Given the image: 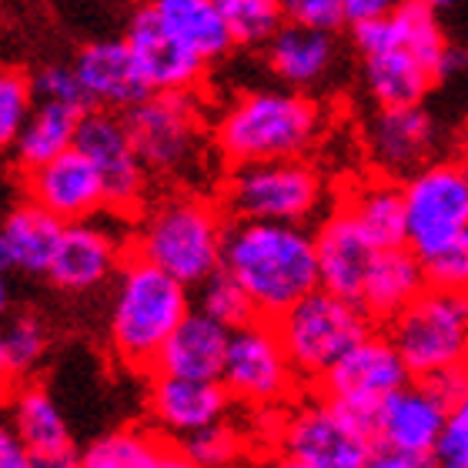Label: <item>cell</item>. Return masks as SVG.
I'll return each instance as SVG.
<instances>
[{
    "label": "cell",
    "instance_id": "41",
    "mask_svg": "<svg viewBox=\"0 0 468 468\" xmlns=\"http://www.w3.org/2000/svg\"><path fill=\"white\" fill-rule=\"evenodd\" d=\"M439 459L468 462V395L449 411V425H445V439H441Z\"/></svg>",
    "mask_w": 468,
    "mask_h": 468
},
{
    "label": "cell",
    "instance_id": "27",
    "mask_svg": "<svg viewBox=\"0 0 468 468\" xmlns=\"http://www.w3.org/2000/svg\"><path fill=\"white\" fill-rule=\"evenodd\" d=\"M154 10L167 34L181 40L205 64L225 58L234 48L231 30H228V20L218 0H157Z\"/></svg>",
    "mask_w": 468,
    "mask_h": 468
},
{
    "label": "cell",
    "instance_id": "26",
    "mask_svg": "<svg viewBox=\"0 0 468 468\" xmlns=\"http://www.w3.org/2000/svg\"><path fill=\"white\" fill-rule=\"evenodd\" d=\"M10 425L20 435V441L30 449V455L40 462V468L78 455L58 401L50 399V391L40 388V385H20L14 391Z\"/></svg>",
    "mask_w": 468,
    "mask_h": 468
},
{
    "label": "cell",
    "instance_id": "36",
    "mask_svg": "<svg viewBox=\"0 0 468 468\" xmlns=\"http://www.w3.org/2000/svg\"><path fill=\"white\" fill-rule=\"evenodd\" d=\"M30 114H34L30 78L17 68H0V151L17 144Z\"/></svg>",
    "mask_w": 468,
    "mask_h": 468
},
{
    "label": "cell",
    "instance_id": "6",
    "mask_svg": "<svg viewBox=\"0 0 468 468\" xmlns=\"http://www.w3.org/2000/svg\"><path fill=\"white\" fill-rule=\"evenodd\" d=\"M274 328L298 378L312 381L314 388L348 351H355L368 335H375V324L358 304L345 302L332 292H322V288L294 304L292 312H284L274 322Z\"/></svg>",
    "mask_w": 468,
    "mask_h": 468
},
{
    "label": "cell",
    "instance_id": "10",
    "mask_svg": "<svg viewBox=\"0 0 468 468\" xmlns=\"http://www.w3.org/2000/svg\"><path fill=\"white\" fill-rule=\"evenodd\" d=\"M411 381L415 378L405 368L391 338L385 332H375L355 351H348L314 391L324 395L332 405L345 409L348 415H355L375 435V419L385 409V401L395 399L401 388H409Z\"/></svg>",
    "mask_w": 468,
    "mask_h": 468
},
{
    "label": "cell",
    "instance_id": "22",
    "mask_svg": "<svg viewBox=\"0 0 468 468\" xmlns=\"http://www.w3.org/2000/svg\"><path fill=\"white\" fill-rule=\"evenodd\" d=\"M231 335L234 332L211 322L207 314L191 312L161 348V355L154 361V375L187 381H221L228 348H231Z\"/></svg>",
    "mask_w": 468,
    "mask_h": 468
},
{
    "label": "cell",
    "instance_id": "13",
    "mask_svg": "<svg viewBox=\"0 0 468 468\" xmlns=\"http://www.w3.org/2000/svg\"><path fill=\"white\" fill-rule=\"evenodd\" d=\"M80 154L98 167L101 181L108 187V211L117 218L137 215V207L144 201L147 187V167L137 154L134 141L127 134L124 117L111 111H90L80 121L78 144Z\"/></svg>",
    "mask_w": 468,
    "mask_h": 468
},
{
    "label": "cell",
    "instance_id": "25",
    "mask_svg": "<svg viewBox=\"0 0 468 468\" xmlns=\"http://www.w3.org/2000/svg\"><path fill=\"white\" fill-rule=\"evenodd\" d=\"M338 205L355 218V225L378 251L409 248V207H405V187L388 177H371L348 187Z\"/></svg>",
    "mask_w": 468,
    "mask_h": 468
},
{
    "label": "cell",
    "instance_id": "3",
    "mask_svg": "<svg viewBox=\"0 0 468 468\" xmlns=\"http://www.w3.org/2000/svg\"><path fill=\"white\" fill-rule=\"evenodd\" d=\"M228 215L221 201L171 195L157 201L137 225L134 251L185 288H201L225 261Z\"/></svg>",
    "mask_w": 468,
    "mask_h": 468
},
{
    "label": "cell",
    "instance_id": "28",
    "mask_svg": "<svg viewBox=\"0 0 468 468\" xmlns=\"http://www.w3.org/2000/svg\"><path fill=\"white\" fill-rule=\"evenodd\" d=\"M64 221L54 218L50 211H44L34 201H24L4 218L0 234L10 248V258H14V268L27 274H48L50 264H54V254L60 248V238H64Z\"/></svg>",
    "mask_w": 468,
    "mask_h": 468
},
{
    "label": "cell",
    "instance_id": "35",
    "mask_svg": "<svg viewBox=\"0 0 468 468\" xmlns=\"http://www.w3.org/2000/svg\"><path fill=\"white\" fill-rule=\"evenodd\" d=\"M0 342H4V351H7V365L14 381H20L24 375L37 368V361L44 358L48 351V328L40 324L37 314L20 312L10 314L7 322L0 324Z\"/></svg>",
    "mask_w": 468,
    "mask_h": 468
},
{
    "label": "cell",
    "instance_id": "7",
    "mask_svg": "<svg viewBox=\"0 0 468 468\" xmlns=\"http://www.w3.org/2000/svg\"><path fill=\"white\" fill-rule=\"evenodd\" d=\"M385 335L415 381L462 368L468 365V294L429 288Z\"/></svg>",
    "mask_w": 468,
    "mask_h": 468
},
{
    "label": "cell",
    "instance_id": "2",
    "mask_svg": "<svg viewBox=\"0 0 468 468\" xmlns=\"http://www.w3.org/2000/svg\"><path fill=\"white\" fill-rule=\"evenodd\" d=\"M318 101L294 90H244L215 121V151L228 167L298 161L322 137Z\"/></svg>",
    "mask_w": 468,
    "mask_h": 468
},
{
    "label": "cell",
    "instance_id": "14",
    "mask_svg": "<svg viewBox=\"0 0 468 468\" xmlns=\"http://www.w3.org/2000/svg\"><path fill=\"white\" fill-rule=\"evenodd\" d=\"M124 40L154 94H195V88L205 78L207 64L167 34L154 4L131 14Z\"/></svg>",
    "mask_w": 468,
    "mask_h": 468
},
{
    "label": "cell",
    "instance_id": "49",
    "mask_svg": "<svg viewBox=\"0 0 468 468\" xmlns=\"http://www.w3.org/2000/svg\"><path fill=\"white\" fill-rule=\"evenodd\" d=\"M7 308H10V284H7V278L0 274V324L7 322Z\"/></svg>",
    "mask_w": 468,
    "mask_h": 468
},
{
    "label": "cell",
    "instance_id": "44",
    "mask_svg": "<svg viewBox=\"0 0 468 468\" xmlns=\"http://www.w3.org/2000/svg\"><path fill=\"white\" fill-rule=\"evenodd\" d=\"M388 10L391 4H385V0H345V24L348 27H361V24L385 17Z\"/></svg>",
    "mask_w": 468,
    "mask_h": 468
},
{
    "label": "cell",
    "instance_id": "37",
    "mask_svg": "<svg viewBox=\"0 0 468 468\" xmlns=\"http://www.w3.org/2000/svg\"><path fill=\"white\" fill-rule=\"evenodd\" d=\"M30 84H34V98H40L44 104H64L80 114L94 111L74 64H44L37 74H30Z\"/></svg>",
    "mask_w": 468,
    "mask_h": 468
},
{
    "label": "cell",
    "instance_id": "1",
    "mask_svg": "<svg viewBox=\"0 0 468 468\" xmlns=\"http://www.w3.org/2000/svg\"><path fill=\"white\" fill-rule=\"evenodd\" d=\"M221 268L244 284L264 322H278L322 288L314 231H304L302 225L231 221Z\"/></svg>",
    "mask_w": 468,
    "mask_h": 468
},
{
    "label": "cell",
    "instance_id": "51",
    "mask_svg": "<svg viewBox=\"0 0 468 468\" xmlns=\"http://www.w3.org/2000/svg\"><path fill=\"white\" fill-rule=\"evenodd\" d=\"M44 468H84V465H80V459H78V455H74V459L54 462V465H44Z\"/></svg>",
    "mask_w": 468,
    "mask_h": 468
},
{
    "label": "cell",
    "instance_id": "38",
    "mask_svg": "<svg viewBox=\"0 0 468 468\" xmlns=\"http://www.w3.org/2000/svg\"><path fill=\"white\" fill-rule=\"evenodd\" d=\"M241 435L238 429H231L228 421H218L211 429H201L195 435L181 439V449L187 452V459L197 468H228L238 462L241 455Z\"/></svg>",
    "mask_w": 468,
    "mask_h": 468
},
{
    "label": "cell",
    "instance_id": "5",
    "mask_svg": "<svg viewBox=\"0 0 468 468\" xmlns=\"http://www.w3.org/2000/svg\"><path fill=\"white\" fill-rule=\"evenodd\" d=\"M328 185L312 161H274L228 171L221 185V207L228 221L258 225H302L322 215Z\"/></svg>",
    "mask_w": 468,
    "mask_h": 468
},
{
    "label": "cell",
    "instance_id": "9",
    "mask_svg": "<svg viewBox=\"0 0 468 468\" xmlns=\"http://www.w3.org/2000/svg\"><path fill=\"white\" fill-rule=\"evenodd\" d=\"M409 248L421 261L468 234V157L435 161L405 181Z\"/></svg>",
    "mask_w": 468,
    "mask_h": 468
},
{
    "label": "cell",
    "instance_id": "50",
    "mask_svg": "<svg viewBox=\"0 0 468 468\" xmlns=\"http://www.w3.org/2000/svg\"><path fill=\"white\" fill-rule=\"evenodd\" d=\"M14 268V258H10V248L4 241V234H0V274H7Z\"/></svg>",
    "mask_w": 468,
    "mask_h": 468
},
{
    "label": "cell",
    "instance_id": "15",
    "mask_svg": "<svg viewBox=\"0 0 468 468\" xmlns=\"http://www.w3.org/2000/svg\"><path fill=\"white\" fill-rule=\"evenodd\" d=\"M351 40L365 58H378L388 50H405L415 60H421L425 68H431L441 80V68H445V54H449V40L441 34L439 14L431 4L411 0V4H399L391 7L385 17L351 27Z\"/></svg>",
    "mask_w": 468,
    "mask_h": 468
},
{
    "label": "cell",
    "instance_id": "32",
    "mask_svg": "<svg viewBox=\"0 0 468 468\" xmlns=\"http://www.w3.org/2000/svg\"><path fill=\"white\" fill-rule=\"evenodd\" d=\"M161 449H165V439L144 435L137 429H117L90 441L78 459L84 468H157Z\"/></svg>",
    "mask_w": 468,
    "mask_h": 468
},
{
    "label": "cell",
    "instance_id": "12",
    "mask_svg": "<svg viewBox=\"0 0 468 468\" xmlns=\"http://www.w3.org/2000/svg\"><path fill=\"white\" fill-rule=\"evenodd\" d=\"M221 385L228 388L231 401H244L251 409H274L298 395L302 378L278 338L274 322L261 318L231 335Z\"/></svg>",
    "mask_w": 468,
    "mask_h": 468
},
{
    "label": "cell",
    "instance_id": "8",
    "mask_svg": "<svg viewBox=\"0 0 468 468\" xmlns=\"http://www.w3.org/2000/svg\"><path fill=\"white\" fill-rule=\"evenodd\" d=\"M278 445V452L312 468H365L378 449L368 425H361L318 391L302 395L284 411Z\"/></svg>",
    "mask_w": 468,
    "mask_h": 468
},
{
    "label": "cell",
    "instance_id": "47",
    "mask_svg": "<svg viewBox=\"0 0 468 468\" xmlns=\"http://www.w3.org/2000/svg\"><path fill=\"white\" fill-rule=\"evenodd\" d=\"M258 468H312V465H304V462L292 459V455H284V452H274V455H268Z\"/></svg>",
    "mask_w": 468,
    "mask_h": 468
},
{
    "label": "cell",
    "instance_id": "21",
    "mask_svg": "<svg viewBox=\"0 0 468 468\" xmlns=\"http://www.w3.org/2000/svg\"><path fill=\"white\" fill-rule=\"evenodd\" d=\"M124 261V244L111 228L80 221L64 228L48 278L64 292H90L114 278Z\"/></svg>",
    "mask_w": 468,
    "mask_h": 468
},
{
    "label": "cell",
    "instance_id": "30",
    "mask_svg": "<svg viewBox=\"0 0 468 468\" xmlns=\"http://www.w3.org/2000/svg\"><path fill=\"white\" fill-rule=\"evenodd\" d=\"M268 68L292 88H308L328 74L335 60V37L318 30L284 24L268 44Z\"/></svg>",
    "mask_w": 468,
    "mask_h": 468
},
{
    "label": "cell",
    "instance_id": "42",
    "mask_svg": "<svg viewBox=\"0 0 468 468\" xmlns=\"http://www.w3.org/2000/svg\"><path fill=\"white\" fill-rule=\"evenodd\" d=\"M0 468H40L10 421H0Z\"/></svg>",
    "mask_w": 468,
    "mask_h": 468
},
{
    "label": "cell",
    "instance_id": "39",
    "mask_svg": "<svg viewBox=\"0 0 468 468\" xmlns=\"http://www.w3.org/2000/svg\"><path fill=\"white\" fill-rule=\"evenodd\" d=\"M421 264H425L429 288H439V292H452V294H468V234L445 244L441 251H435Z\"/></svg>",
    "mask_w": 468,
    "mask_h": 468
},
{
    "label": "cell",
    "instance_id": "17",
    "mask_svg": "<svg viewBox=\"0 0 468 468\" xmlns=\"http://www.w3.org/2000/svg\"><path fill=\"white\" fill-rule=\"evenodd\" d=\"M27 201L60 218L64 225H80L98 211H108V187L98 167L74 147L58 161L27 171Z\"/></svg>",
    "mask_w": 468,
    "mask_h": 468
},
{
    "label": "cell",
    "instance_id": "48",
    "mask_svg": "<svg viewBox=\"0 0 468 468\" xmlns=\"http://www.w3.org/2000/svg\"><path fill=\"white\" fill-rule=\"evenodd\" d=\"M10 381H14V375H10L7 351H4V342H0V391H7V388H10Z\"/></svg>",
    "mask_w": 468,
    "mask_h": 468
},
{
    "label": "cell",
    "instance_id": "24",
    "mask_svg": "<svg viewBox=\"0 0 468 468\" xmlns=\"http://www.w3.org/2000/svg\"><path fill=\"white\" fill-rule=\"evenodd\" d=\"M429 292L425 264L411 248L378 251L365 288H361L358 308L371 318V324H391L409 312L421 294Z\"/></svg>",
    "mask_w": 468,
    "mask_h": 468
},
{
    "label": "cell",
    "instance_id": "18",
    "mask_svg": "<svg viewBox=\"0 0 468 468\" xmlns=\"http://www.w3.org/2000/svg\"><path fill=\"white\" fill-rule=\"evenodd\" d=\"M314 251H318L322 292H332L345 302L358 304L371 264L378 258V248L361 234L355 218L342 205H332V211L322 215L314 228Z\"/></svg>",
    "mask_w": 468,
    "mask_h": 468
},
{
    "label": "cell",
    "instance_id": "23",
    "mask_svg": "<svg viewBox=\"0 0 468 468\" xmlns=\"http://www.w3.org/2000/svg\"><path fill=\"white\" fill-rule=\"evenodd\" d=\"M435 147V124L425 108L378 111L368 127V151L381 175H419Z\"/></svg>",
    "mask_w": 468,
    "mask_h": 468
},
{
    "label": "cell",
    "instance_id": "20",
    "mask_svg": "<svg viewBox=\"0 0 468 468\" xmlns=\"http://www.w3.org/2000/svg\"><path fill=\"white\" fill-rule=\"evenodd\" d=\"M231 409V395L221 381H187L151 375L147 385V411L165 431L187 439L201 429L225 421Z\"/></svg>",
    "mask_w": 468,
    "mask_h": 468
},
{
    "label": "cell",
    "instance_id": "40",
    "mask_svg": "<svg viewBox=\"0 0 468 468\" xmlns=\"http://www.w3.org/2000/svg\"><path fill=\"white\" fill-rule=\"evenodd\" d=\"M284 17H288V24H298V27L335 34L345 24V0H288Z\"/></svg>",
    "mask_w": 468,
    "mask_h": 468
},
{
    "label": "cell",
    "instance_id": "31",
    "mask_svg": "<svg viewBox=\"0 0 468 468\" xmlns=\"http://www.w3.org/2000/svg\"><path fill=\"white\" fill-rule=\"evenodd\" d=\"M88 114H80L74 108H64V104H44L40 101L30 121L20 131L17 144H14V154H17V165L24 171H37V167L58 161L60 154L74 151L78 144V131L80 121Z\"/></svg>",
    "mask_w": 468,
    "mask_h": 468
},
{
    "label": "cell",
    "instance_id": "34",
    "mask_svg": "<svg viewBox=\"0 0 468 468\" xmlns=\"http://www.w3.org/2000/svg\"><path fill=\"white\" fill-rule=\"evenodd\" d=\"M238 48H268L274 34L288 24L278 0H218Z\"/></svg>",
    "mask_w": 468,
    "mask_h": 468
},
{
    "label": "cell",
    "instance_id": "19",
    "mask_svg": "<svg viewBox=\"0 0 468 468\" xmlns=\"http://www.w3.org/2000/svg\"><path fill=\"white\" fill-rule=\"evenodd\" d=\"M74 70H78L94 111H111V114L121 111V114H127L137 104H144L147 98H154V90L144 80L141 68H137L124 37H104L84 44L78 50Z\"/></svg>",
    "mask_w": 468,
    "mask_h": 468
},
{
    "label": "cell",
    "instance_id": "4",
    "mask_svg": "<svg viewBox=\"0 0 468 468\" xmlns=\"http://www.w3.org/2000/svg\"><path fill=\"white\" fill-rule=\"evenodd\" d=\"M191 312H195L191 288L131 254L117 271L114 302H111V345L117 358L131 368L154 375L161 348Z\"/></svg>",
    "mask_w": 468,
    "mask_h": 468
},
{
    "label": "cell",
    "instance_id": "43",
    "mask_svg": "<svg viewBox=\"0 0 468 468\" xmlns=\"http://www.w3.org/2000/svg\"><path fill=\"white\" fill-rule=\"evenodd\" d=\"M425 385H429V388L435 391V395H439L452 411L468 395V365L452 368V371H441V375H435V378H425Z\"/></svg>",
    "mask_w": 468,
    "mask_h": 468
},
{
    "label": "cell",
    "instance_id": "46",
    "mask_svg": "<svg viewBox=\"0 0 468 468\" xmlns=\"http://www.w3.org/2000/svg\"><path fill=\"white\" fill-rule=\"evenodd\" d=\"M157 468H197V465L187 459V452L181 449V441H165L161 459H157Z\"/></svg>",
    "mask_w": 468,
    "mask_h": 468
},
{
    "label": "cell",
    "instance_id": "29",
    "mask_svg": "<svg viewBox=\"0 0 468 468\" xmlns=\"http://www.w3.org/2000/svg\"><path fill=\"white\" fill-rule=\"evenodd\" d=\"M365 84L378 101V111L421 108L429 90L439 84V74L405 50H388L378 58H365Z\"/></svg>",
    "mask_w": 468,
    "mask_h": 468
},
{
    "label": "cell",
    "instance_id": "16",
    "mask_svg": "<svg viewBox=\"0 0 468 468\" xmlns=\"http://www.w3.org/2000/svg\"><path fill=\"white\" fill-rule=\"evenodd\" d=\"M445 425H449V405L425 381H411L378 411L375 445L401 455L435 459L445 439Z\"/></svg>",
    "mask_w": 468,
    "mask_h": 468
},
{
    "label": "cell",
    "instance_id": "33",
    "mask_svg": "<svg viewBox=\"0 0 468 468\" xmlns=\"http://www.w3.org/2000/svg\"><path fill=\"white\" fill-rule=\"evenodd\" d=\"M195 312L207 314L211 322H218L228 332H241L248 324L261 322V314L254 308L251 294L244 292V284L234 278L231 271H215L201 288H197Z\"/></svg>",
    "mask_w": 468,
    "mask_h": 468
},
{
    "label": "cell",
    "instance_id": "52",
    "mask_svg": "<svg viewBox=\"0 0 468 468\" xmlns=\"http://www.w3.org/2000/svg\"><path fill=\"white\" fill-rule=\"evenodd\" d=\"M439 468H468V462H441Z\"/></svg>",
    "mask_w": 468,
    "mask_h": 468
},
{
    "label": "cell",
    "instance_id": "11",
    "mask_svg": "<svg viewBox=\"0 0 468 468\" xmlns=\"http://www.w3.org/2000/svg\"><path fill=\"white\" fill-rule=\"evenodd\" d=\"M121 117L147 171L181 175L201 151L205 114L197 94H154Z\"/></svg>",
    "mask_w": 468,
    "mask_h": 468
},
{
    "label": "cell",
    "instance_id": "45",
    "mask_svg": "<svg viewBox=\"0 0 468 468\" xmlns=\"http://www.w3.org/2000/svg\"><path fill=\"white\" fill-rule=\"evenodd\" d=\"M365 468H439L435 459H421V455H401L391 449H375Z\"/></svg>",
    "mask_w": 468,
    "mask_h": 468
}]
</instances>
